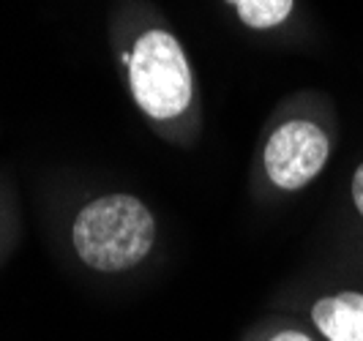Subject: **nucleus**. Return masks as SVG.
Here are the masks:
<instances>
[{"label":"nucleus","mask_w":363,"mask_h":341,"mask_svg":"<svg viewBox=\"0 0 363 341\" xmlns=\"http://www.w3.org/2000/svg\"><path fill=\"white\" fill-rule=\"evenodd\" d=\"M156 243V216L126 191H112L79 208L72 224V246L79 262L99 273L137 268Z\"/></svg>","instance_id":"1"},{"label":"nucleus","mask_w":363,"mask_h":341,"mask_svg":"<svg viewBox=\"0 0 363 341\" xmlns=\"http://www.w3.org/2000/svg\"><path fill=\"white\" fill-rule=\"evenodd\" d=\"M128 90L150 121L167 123L181 118L194 99V77L181 41L167 30H147L123 55Z\"/></svg>","instance_id":"2"},{"label":"nucleus","mask_w":363,"mask_h":341,"mask_svg":"<svg viewBox=\"0 0 363 341\" xmlns=\"http://www.w3.org/2000/svg\"><path fill=\"white\" fill-rule=\"evenodd\" d=\"M330 156L325 131L311 121H287L268 137L262 150L265 175L281 191H298L323 172Z\"/></svg>","instance_id":"3"},{"label":"nucleus","mask_w":363,"mask_h":341,"mask_svg":"<svg viewBox=\"0 0 363 341\" xmlns=\"http://www.w3.org/2000/svg\"><path fill=\"white\" fill-rule=\"evenodd\" d=\"M309 320L325 341H363V292L347 289L317 298Z\"/></svg>","instance_id":"4"},{"label":"nucleus","mask_w":363,"mask_h":341,"mask_svg":"<svg viewBox=\"0 0 363 341\" xmlns=\"http://www.w3.org/2000/svg\"><path fill=\"white\" fill-rule=\"evenodd\" d=\"M235 9L243 25L265 30L287 19L292 11V0H238Z\"/></svg>","instance_id":"5"},{"label":"nucleus","mask_w":363,"mask_h":341,"mask_svg":"<svg viewBox=\"0 0 363 341\" xmlns=\"http://www.w3.org/2000/svg\"><path fill=\"white\" fill-rule=\"evenodd\" d=\"M262 341H317V339L311 333H306L303 328H298V325H281V328L271 330Z\"/></svg>","instance_id":"6"},{"label":"nucleus","mask_w":363,"mask_h":341,"mask_svg":"<svg viewBox=\"0 0 363 341\" xmlns=\"http://www.w3.org/2000/svg\"><path fill=\"white\" fill-rule=\"evenodd\" d=\"M352 202H355L358 213L363 216V164L355 169V175H352Z\"/></svg>","instance_id":"7"},{"label":"nucleus","mask_w":363,"mask_h":341,"mask_svg":"<svg viewBox=\"0 0 363 341\" xmlns=\"http://www.w3.org/2000/svg\"><path fill=\"white\" fill-rule=\"evenodd\" d=\"M227 3H238V0H227Z\"/></svg>","instance_id":"8"}]
</instances>
